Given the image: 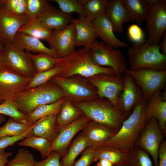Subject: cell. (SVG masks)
I'll return each mask as SVG.
<instances>
[{
	"label": "cell",
	"mask_w": 166,
	"mask_h": 166,
	"mask_svg": "<svg viewBox=\"0 0 166 166\" xmlns=\"http://www.w3.org/2000/svg\"><path fill=\"white\" fill-rule=\"evenodd\" d=\"M93 63L96 65L113 69L116 75L122 76L127 69L125 57L121 52L104 43L96 40L90 51Z\"/></svg>",
	"instance_id": "obj_7"
},
{
	"label": "cell",
	"mask_w": 166,
	"mask_h": 166,
	"mask_svg": "<svg viewBox=\"0 0 166 166\" xmlns=\"http://www.w3.org/2000/svg\"><path fill=\"white\" fill-rule=\"evenodd\" d=\"M46 0H27L26 15L30 19L37 18L50 4Z\"/></svg>",
	"instance_id": "obj_42"
},
{
	"label": "cell",
	"mask_w": 166,
	"mask_h": 166,
	"mask_svg": "<svg viewBox=\"0 0 166 166\" xmlns=\"http://www.w3.org/2000/svg\"><path fill=\"white\" fill-rule=\"evenodd\" d=\"M61 68V66L57 65L49 70L36 73L32 78L26 90L40 86L48 82L53 77L57 75Z\"/></svg>",
	"instance_id": "obj_37"
},
{
	"label": "cell",
	"mask_w": 166,
	"mask_h": 166,
	"mask_svg": "<svg viewBox=\"0 0 166 166\" xmlns=\"http://www.w3.org/2000/svg\"><path fill=\"white\" fill-rule=\"evenodd\" d=\"M126 166H153L148 154L134 146L128 152V159Z\"/></svg>",
	"instance_id": "obj_36"
},
{
	"label": "cell",
	"mask_w": 166,
	"mask_h": 166,
	"mask_svg": "<svg viewBox=\"0 0 166 166\" xmlns=\"http://www.w3.org/2000/svg\"><path fill=\"white\" fill-rule=\"evenodd\" d=\"M36 162L32 154L25 149L20 148L6 166H35Z\"/></svg>",
	"instance_id": "obj_38"
},
{
	"label": "cell",
	"mask_w": 166,
	"mask_h": 166,
	"mask_svg": "<svg viewBox=\"0 0 166 166\" xmlns=\"http://www.w3.org/2000/svg\"><path fill=\"white\" fill-rule=\"evenodd\" d=\"M87 78L95 88L99 97L108 99L117 107V98L123 87L122 76L101 73Z\"/></svg>",
	"instance_id": "obj_12"
},
{
	"label": "cell",
	"mask_w": 166,
	"mask_h": 166,
	"mask_svg": "<svg viewBox=\"0 0 166 166\" xmlns=\"http://www.w3.org/2000/svg\"><path fill=\"white\" fill-rule=\"evenodd\" d=\"M130 21L140 25L142 21L145 20L148 4L146 0H123Z\"/></svg>",
	"instance_id": "obj_29"
},
{
	"label": "cell",
	"mask_w": 166,
	"mask_h": 166,
	"mask_svg": "<svg viewBox=\"0 0 166 166\" xmlns=\"http://www.w3.org/2000/svg\"><path fill=\"white\" fill-rule=\"evenodd\" d=\"M128 33L129 38L134 42H138L144 39L143 31L137 24L130 25L128 28Z\"/></svg>",
	"instance_id": "obj_46"
},
{
	"label": "cell",
	"mask_w": 166,
	"mask_h": 166,
	"mask_svg": "<svg viewBox=\"0 0 166 166\" xmlns=\"http://www.w3.org/2000/svg\"><path fill=\"white\" fill-rule=\"evenodd\" d=\"M30 57L36 73L49 70L55 66L57 58L43 53L37 54L31 53Z\"/></svg>",
	"instance_id": "obj_35"
},
{
	"label": "cell",
	"mask_w": 166,
	"mask_h": 166,
	"mask_svg": "<svg viewBox=\"0 0 166 166\" xmlns=\"http://www.w3.org/2000/svg\"><path fill=\"white\" fill-rule=\"evenodd\" d=\"M83 115L80 109L66 99L57 115L56 122L59 129L73 122Z\"/></svg>",
	"instance_id": "obj_28"
},
{
	"label": "cell",
	"mask_w": 166,
	"mask_h": 166,
	"mask_svg": "<svg viewBox=\"0 0 166 166\" xmlns=\"http://www.w3.org/2000/svg\"><path fill=\"white\" fill-rule=\"evenodd\" d=\"M54 30L45 26L37 18H35L30 19L19 29L18 32L47 42Z\"/></svg>",
	"instance_id": "obj_27"
},
{
	"label": "cell",
	"mask_w": 166,
	"mask_h": 166,
	"mask_svg": "<svg viewBox=\"0 0 166 166\" xmlns=\"http://www.w3.org/2000/svg\"><path fill=\"white\" fill-rule=\"evenodd\" d=\"M139 135L134 146L149 154L154 166H158L159 149L166 136L160 128L157 120L153 118L148 121Z\"/></svg>",
	"instance_id": "obj_10"
},
{
	"label": "cell",
	"mask_w": 166,
	"mask_h": 166,
	"mask_svg": "<svg viewBox=\"0 0 166 166\" xmlns=\"http://www.w3.org/2000/svg\"><path fill=\"white\" fill-rule=\"evenodd\" d=\"M100 159L108 160L115 165L128 164V153L110 146H102L94 149V161Z\"/></svg>",
	"instance_id": "obj_26"
},
{
	"label": "cell",
	"mask_w": 166,
	"mask_h": 166,
	"mask_svg": "<svg viewBox=\"0 0 166 166\" xmlns=\"http://www.w3.org/2000/svg\"><path fill=\"white\" fill-rule=\"evenodd\" d=\"M5 65L24 77L33 78L36 73L30 57L31 53L25 51L9 43L4 46Z\"/></svg>",
	"instance_id": "obj_11"
},
{
	"label": "cell",
	"mask_w": 166,
	"mask_h": 166,
	"mask_svg": "<svg viewBox=\"0 0 166 166\" xmlns=\"http://www.w3.org/2000/svg\"><path fill=\"white\" fill-rule=\"evenodd\" d=\"M58 5L61 10L63 12L71 14L75 12L79 16L85 17V14L83 6L79 0H52Z\"/></svg>",
	"instance_id": "obj_41"
},
{
	"label": "cell",
	"mask_w": 166,
	"mask_h": 166,
	"mask_svg": "<svg viewBox=\"0 0 166 166\" xmlns=\"http://www.w3.org/2000/svg\"><path fill=\"white\" fill-rule=\"evenodd\" d=\"M6 120L5 116L0 114V124L4 122Z\"/></svg>",
	"instance_id": "obj_52"
},
{
	"label": "cell",
	"mask_w": 166,
	"mask_h": 166,
	"mask_svg": "<svg viewBox=\"0 0 166 166\" xmlns=\"http://www.w3.org/2000/svg\"><path fill=\"white\" fill-rule=\"evenodd\" d=\"M0 114L8 116L18 122H27V116L18 110L12 101L5 100L0 104Z\"/></svg>",
	"instance_id": "obj_39"
},
{
	"label": "cell",
	"mask_w": 166,
	"mask_h": 166,
	"mask_svg": "<svg viewBox=\"0 0 166 166\" xmlns=\"http://www.w3.org/2000/svg\"><path fill=\"white\" fill-rule=\"evenodd\" d=\"M32 78L22 76L6 65L0 70V97L12 101L25 90Z\"/></svg>",
	"instance_id": "obj_13"
},
{
	"label": "cell",
	"mask_w": 166,
	"mask_h": 166,
	"mask_svg": "<svg viewBox=\"0 0 166 166\" xmlns=\"http://www.w3.org/2000/svg\"><path fill=\"white\" fill-rule=\"evenodd\" d=\"M37 121L32 128L22 134L18 136H5L0 137V154L5 152L6 148L8 147L13 145L16 142L26 138L34 136L32 129Z\"/></svg>",
	"instance_id": "obj_43"
},
{
	"label": "cell",
	"mask_w": 166,
	"mask_h": 166,
	"mask_svg": "<svg viewBox=\"0 0 166 166\" xmlns=\"http://www.w3.org/2000/svg\"><path fill=\"white\" fill-rule=\"evenodd\" d=\"M148 11L146 21L147 40L159 44L166 30V1L146 0Z\"/></svg>",
	"instance_id": "obj_8"
},
{
	"label": "cell",
	"mask_w": 166,
	"mask_h": 166,
	"mask_svg": "<svg viewBox=\"0 0 166 166\" xmlns=\"http://www.w3.org/2000/svg\"><path fill=\"white\" fill-rule=\"evenodd\" d=\"M80 158L73 166H89L94 161V149L88 147L82 152Z\"/></svg>",
	"instance_id": "obj_45"
},
{
	"label": "cell",
	"mask_w": 166,
	"mask_h": 166,
	"mask_svg": "<svg viewBox=\"0 0 166 166\" xmlns=\"http://www.w3.org/2000/svg\"><path fill=\"white\" fill-rule=\"evenodd\" d=\"M65 99L63 97L55 102L39 106L31 113L26 115L27 122L35 123L43 117L58 113Z\"/></svg>",
	"instance_id": "obj_32"
},
{
	"label": "cell",
	"mask_w": 166,
	"mask_h": 166,
	"mask_svg": "<svg viewBox=\"0 0 166 166\" xmlns=\"http://www.w3.org/2000/svg\"><path fill=\"white\" fill-rule=\"evenodd\" d=\"M76 30L73 22L61 30H54L47 42L50 48L56 51L59 58L68 56L75 50Z\"/></svg>",
	"instance_id": "obj_15"
},
{
	"label": "cell",
	"mask_w": 166,
	"mask_h": 166,
	"mask_svg": "<svg viewBox=\"0 0 166 166\" xmlns=\"http://www.w3.org/2000/svg\"><path fill=\"white\" fill-rule=\"evenodd\" d=\"M36 122L21 123L10 117L6 122L0 127V137L5 136H18L22 134L29 130Z\"/></svg>",
	"instance_id": "obj_34"
},
{
	"label": "cell",
	"mask_w": 166,
	"mask_h": 166,
	"mask_svg": "<svg viewBox=\"0 0 166 166\" xmlns=\"http://www.w3.org/2000/svg\"><path fill=\"white\" fill-rule=\"evenodd\" d=\"M114 166H126V165H115Z\"/></svg>",
	"instance_id": "obj_54"
},
{
	"label": "cell",
	"mask_w": 166,
	"mask_h": 166,
	"mask_svg": "<svg viewBox=\"0 0 166 166\" xmlns=\"http://www.w3.org/2000/svg\"><path fill=\"white\" fill-rule=\"evenodd\" d=\"M5 65L4 56L3 54H0V70ZM4 100L0 97V104Z\"/></svg>",
	"instance_id": "obj_51"
},
{
	"label": "cell",
	"mask_w": 166,
	"mask_h": 166,
	"mask_svg": "<svg viewBox=\"0 0 166 166\" xmlns=\"http://www.w3.org/2000/svg\"><path fill=\"white\" fill-rule=\"evenodd\" d=\"M160 91L154 93L148 101L145 109V116L147 121L154 118L157 121L160 128L166 136V101L161 97Z\"/></svg>",
	"instance_id": "obj_22"
},
{
	"label": "cell",
	"mask_w": 166,
	"mask_h": 166,
	"mask_svg": "<svg viewBox=\"0 0 166 166\" xmlns=\"http://www.w3.org/2000/svg\"><path fill=\"white\" fill-rule=\"evenodd\" d=\"M12 43L18 48L27 52L45 53L56 58H59L56 51L46 47L39 39L19 32L15 35Z\"/></svg>",
	"instance_id": "obj_23"
},
{
	"label": "cell",
	"mask_w": 166,
	"mask_h": 166,
	"mask_svg": "<svg viewBox=\"0 0 166 166\" xmlns=\"http://www.w3.org/2000/svg\"><path fill=\"white\" fill-rule=\"evenodd\" d=\"M12 155L11 152H6L0 154V166H6L9 158Z\"/></svg>",
	"instance_id": "obj_48"
},
{
	"label": "cell",
	"mask_w": 166,
	"mask_h": 166,
	"mask_svg": "<svg viewBox=\"0 0 166 166\" xmlns=\"http://www.w3.org/2000/svg\"><path fill=\"white\" fill-rule=\"evenodd\" d=\"M61 156L56 151H52L42 161H36L35 166H62L61 163Z\"/></svg>",
	"instance_id": "obj_44"
},
{
	"label": "cell",
	"mask_w": 166,
	"mask_h": 166,
	"mask_svg": "<svg viewBox=\"0 0 166 166\" xmlns=\"http://www.w3.org/2000/svg\"><path fill=\"white\" fill-rule=\"evenodd\" d=\"M90 120L84 114L71 123L59 128L52 143L50 152L56 151L60 154L61 157L64 156L74 136Z\"/></svg>",
	"instance_id": "obj_16"
},
{
	"label": "cell",
	"mask_w": 166,
	"mask_h": 166,
	"mask_svg": "<svg viewBox=\"0 0 166 166\" xmlns=\"http://www.w3.org/2000/svg\"><path fill=\"white\" fill-rule=\"evenodd\" d=\"M98 160L96 166H113L114 165L111 162L106 159H100Z\"/></svg>",
	"instance_id": "obj_50"
},
{
	"label": "cell",
	"mask_w": 166,
	"mask_h": 166,
	"mask_svg": "<svg viewBox=\"0 0 166 166\" xmlns=\"http://www.w3.org/2000/svg\"><path fill=\"white\" fill-rule=\"evenodd\" d=\"M73 104L90 120L117 131L128 117L109 100L104 98L98 97L90 101Z\"/></svg>",
	"instance_id": "obj_4"
},
{
	"label": "cell",
	"mask_w": 166,
	"mask_h": 166,
	"mask_svg": "<svg viewBox=\"0 0 166 166\" xmlns=\"http://www.w3.org/2000/svg\"><path fill=\"white\" fill-rule=\"evenodd\" d=\"M147 102L144 99L137 103L117 132L104 142L101 146H111L128 153L134 146L138 137L147 122L145 116Z\"/></svg>",
	"instance_id": "obj_1"
},
{
	"label": "cell",
	"mask_w": 166,
	"mask_h": 166,
	"mask_svg": "<svg viewBox=\"0 0 166 166\" xmlns=\"http://www.w3.org/2000/svg\"><path fill=\"white\" fill-rule=\"evenodd\" d=\"M57 65L61 66L62 68L56 76L63 78L77 75L87 78L101 73L116 75L113 69L95 65L90 51L84 48L75 50L65 57L57 58Z\"/></svg>",
	"instance_id": "obj_2"
},
{
	"label": "cell",
	"mask_w": 166,
	"mask_h": 166,
	"mask_svg": "<svg viewBox=\"0 0 166 166\" xmlns=\"http://www.w3.org/2000/svg\"><path fill=\"white\" fill-rule=\"evenodd\" d=\"M158 166H166V141L161 142L158 153Z\"/></svg>",
	"instance_id": "obj_47"
},
{
	"label": "cell",
	"mask_w": 166,
	"mask_h": 166,
	"mask_svg": "<svg viewBox=\"0 0 166 166\" xmlns=\"http://www.w3.org/2000/svg\"><path fill=\"white\" fill-rule=\"evenodd\" d=\"M89 145L85 137L81 132L71 141L65 155L61 157V163L62 166H73L77 157Z\"/></svg>",
	"instance_id": "obj_30"
},
{
	"label": "cell",
	"mask_w": 166,
	"mask_h": 166,
	"mask_svg": "<svg viewBox=\"0 0 166 166\" xmlns=\"http://www.w3.org/2000/svg\"><path fill=\"white\" fill-rule=\"evenodd\" d=\"M106 14L112 23L114 32L122 33L124 30L123 24L131 22L123 0H110Z\"/></svg>",
	"instance_id": "obj_24"
},
{
	"label": "cell",
	"mask_w": 166,
	"mask_h": 166,
	"mask_svg": "<svg viewBox=\"0 0 166 166\" xmlns=\"http://www.w3.org/2000/svg\"><path fill=\"white\" fill-rule=\"evenodd\" d=\"M30 20L26 15H15L0 6V42L2 45L12 43L19 29Z\"/></svg>",
	"instance_id": "obj_17"
},
{
	"label": "cell",
	"mask_w": 166,
	"mask_h": 166,
	"mask_svg": "<svg viewBox=\"0 0 166 166\" xmlns=\"http://www.w3.org/2000/svg\"><path fill=\"white\" fill-rule=\"evenodd\" d=\"M4 52V48L3 46L0 42V54H3Z\"/></svg>",
	"instance_id": "obj_53"
},
{
	"label": "cell",
	"mask_w": 166,
	"mask_h": 166,
	"mask_svg": "<svg viewBox=\"0 0 166 166\" xmlns=\"http://www.w3.org/2000/svg\"><path fill=\"white\" fill-rule=\"evenodd\" d=\"M122 77L124 79L123 87L117 98V106L128 117L131 113L134 106L144 98L142 91L131 75L125 72Z\"/></svg>",
	"instance_id": "obj_14"
},
{
	"label": "cell",
	"mask_w": 166,
	"mask_h": 166,
	"mask_svg": "<svg viewBox=\"0 0 166 166\" xmlns=\"http://www.w3.org/2000/svg\"><path fill=\"white\" fill-rule=\"evenodd\" d=\"M37 18L45 26L53 30L63 29L73 19L71 14L65 13L50 4Z\"/></svg>",
	"instance_id": "obj_20"
},
{
	"label": "cell",
	"mask_w": 166,
	"mask_h": 166,
	"mask_svg": "<svg viewBox=\"0 0 166 166\" xmlns=\"http://www.w3.org/2000/svg\"><path fill=\"white\" fill-rule=\"evenodd\" d=\"M50 81L59 85L65 97L73 103L90 101L98 97L95 88L86 78L81 76L63 78L55 76Z\"/></svg>",
	"instance_id": "obj_6"
},
{
	"label": "cell",
	"mask_w": 166,
	"mask_h": 166,
	"mask_svg": "<svg viewBox=\"0 0 166 166\" xmlns=\"http://www.w3.org/2000/svg\"><path fill=\"white\" fill-rule=\"evenodd\" d=\"M85 14V17L93 21L98 17L106 14L110 0H79Z\"/></svg>",
	"instance_id": "obj_31"
},
{
	"label": "cell",
	"mask_w": 166,
	"mask_h": 166,
	"mask_svg": "<svg viewBox=\"0 0 166 166\" xmlns=\"http://www.w3.org/2000/svg\"><path fill=\"white\" fill-rule=\"evenodd\" d=\"M57 113L44 117L38 120L32 129L34 136L46 138L52 143L59 130L56 122Z\"/></svg>",
	"instance_id": "obj_25"
},
{
	"label": "cell",
	"mask_w": 166,
	"mask_h": 166,
	"mask_svg": "<svg viewBox=\"0 0 166 166\" xmlns=\"http://www.w3.org/2000/svg\"><path fill=\"white\" fill-rule=\"evenodd\" d=\"M0 6L13 15H25L27 10V0H1Z\"/></svg>",
	"instance_id": "obj_40"
},
{
	"label": "cell",
	"mask_w": 166,
	"mask_h": 166,
	"mask_svg": "<svg viewBox=\"0 0 166 166\" xmlns=\"http://www.w3.org/2000/svg\"><path fill=\"white\" fill-rule=\"evenodd\" d=\"M160 49V45L151 43L147 40L134 42L128 49L130 69L166 70V56L161 53Z\"/></svg>",
	"instance_id": "obj_5"
},
{
	"label": "cell",
	"mask_w": 166,
	"mask_h": 166,
	"mask_svg": "<svg viewBox=\"0 0 166 166\" xmlns=\"http://www.w3.org/2000/svg\"><path fill=\"white\" fill-rule=\"evenodd\" d=\"M93 22L98 36L103 42L115 49L129 47L116 36L112 23L106 14L98 17Z\"/></svg>",
	"instance_id": "obj_21"
},
{
	"label": "cell",
	"mask_w": 166,
	"mask_h": 166,
	"mask_svg": "<svg viewBox=\"0 0 166 166\" xmlns=\"http://www.w3.org/2000/svg\"><path fill=\"white\" fill-rule=\"evenodd\" d=\"M63 97L61 88L50 80L20 93L12 101L20 112L27 115L39 106L55 102Z\"/></svg>",
	"instance_id": "obj_3"
},
{
	"label": "cell",
	"mask_w": 166,
	"mask_h": 166,
	"mask_svg": "<svg viewBox=\"0 0 166 166\" xmlns=\"http://www.w3.org/2000/svg\"><path fill=\"white\" fill-rule=\"evenodd\" d=\"M136 85L142 91L144 98L148 101L155 92L165 87L166 70H159L151 68L136 70L126 69Z\"/></svg>",
	"instance_id": "obj_9"
},
{
	"label": "cell",
	"mask_w": 166,
	"mask_h": 166,
	"mask_svg": "<svg viewBox=\"0 0 166 166\" xmlns=\"http://www.w3.org/2000/svg\"><path fill=\"white\" fill-rule=\"evenodd\" d=\"M73 22L76 30L75 47L82 46L90 51L93 42L98 37L93 21L85 17H80L73 18Z\"/></svg>",
	"instance_id": "obj_19"
},
{
	"label": "cell",
	"mask_w": 166,
	"mask_h": 166,
	"mask_svg": "<svg viewBox=\"0 0 166 166\" xmlns=\"http://www.w3.org/2000/svg\"><path fill=\"white\" fill-rule=\"evenodd\" d=\"M52 143L46 138L36 136L26 138L17 143L20 146L34 148L40 152L42 159L46 158L51 152Z\"/></svg>",
	"instance_id": "obj_33"
},
{
	"label": "cell",
	"mask_w": 166,
	"mask_h": 166,
	"mask_svg": "<svg viewBox=\"0 0 166 166\" xmlns=\"http://www.w3.org/2000/svg\"><path fill=\"white\" fill-rule=\"evenodd\" d=\"M163 37V40L161 44L160 45V49H161V52L163 54L166 56V33L164 34Z\"/></svg>",
	"instance_id": "obj_49"
},
{
	"label": "cell",
	"mask_w": 166,
	"mask_h": 166,
	"mask_svg": "<svg viewBox=\"0 0 166 166\" xmlns=\"http://www.w3.org/2000/svg\"><path fill=\"white\" fill-rule=\"evenodd\" d=\"M81 131L86 139L89 147L94 149L100 147L104 142L114 136L118 131L91 120Z\"/></svg>",
	"instance_id": "obj_18"
}]
</instances>
